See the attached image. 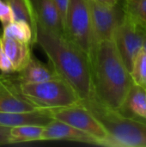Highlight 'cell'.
I'll return each instance as SVG.
<instances>
[{"label":"cell","mask_w":146,"mask_h":147,"mask_svg":"<svg viewBox=\"0 0 146 147\" xmlns=\"http://www.w3.org/2000/svg\"><path fill=\"white\" fill-rule=\"evenodd\" d=\"M34 41L43 49L52 68L72 87L80 101L92 96L89 59L65 34L46 29L36 22Z\"/></svg>","instance_id":"6da1fadb"},{"label":"cell","mask_w":146,"mask_h":147,"mask_svg":"<svg viewBox=\"0 0 146 147\" xmlns=\"http://www.w3.org/2000/svg\"><path fill=\"white\" fill-rule=\"evenodd\" d=\"M93 96L104 106L119 109L133 84L113 40L98 42L89 56Z\"/></svg>","instance_id":"7a4b0ae2"},{"label":"cell","mask_w":146,"mask_h":147,"mask_svg":"<svg viewBox=\"0 0 146 147\" xmlns=\"http://www.w3.org/2000/svg\"><path fill=\"white\" fill-rule=\"evenodd\" d=\"M108 134L103 146L146 147V122L122 115L102 104L93 96L80 101Z\"/></svg>","instance_id":"3957f363"},{"label":"cell","mask_w":146,"mask_h":147,"mask_svg":"<svg viewBox=\"0 0 146 147\" xmlns=\"http://www.w3.org/2000/svg\"><path fill=\"white\" fill-rule=\"evenodd\" d=\"M21 93L40 109L65 108L79 103L72 87L62 78L41 83H18Z\"/></svg>","instance_id":"277c9868"},{"label":"cell","mask_w":146,"mask_h":147,"mask_svg":"<svg viewBox=\"0 0 146 147\" xmlns=\"http://www.w3.org/2000/svg\"><path fill=\"white\" fill-rule=\"evenodd\" d=\"M65 34L89 59L94 41L88 0H69Z\"/></svg>","instance_id":"5b68a950"},{"label":"cell","mask_w":146,"mask_h":147,"mask_svg":"<svg viewBox=\"0 0 146 147\" xmlns=\"http://www.w3.org/2000/svg\"><path fill=\"white\" fill-rule=\"evenodd\" d=\"M145 39V26L140 24L125 12L124 19L117 28L113 41L129 72L137 54L143 48Z\"/></svg>","instance_id":"8992f818"},{"label":"cell","mask_w":146,"mask_h":147,"mask_svg":"<svg viewBox=\"0 0 146 147\" xmlns=\"http://www.w3.org/2000/svg\"><path fill=\"white\" fill-rule=\"evenodd\" d=\"M88 3L92 22L94 48L102 40H113L117 28L124 19L125 10L120 2L114 6L104 5L94 0H88Z\"/></svg>","instance_id":"52a82bcc"},{"label":"cell","mask_w":146,"mask_h":147,"mask_svg":"<svg viewBox=\"0 0 146 147\" xmlns=\"http://www.w3.org/2000/svg\"><path fill=\"white\" fill-rule=\"evenodd\" d=\"M47 110L53 119L67 123L95 138L98 146H102V143L108 137L102 124L80 102L72 106Z\"/></svg>","instance_id":"ba28073f"},{"label":"cell","mask_w":146,"mask_h":147,"mask_svg":"<svg viewBox=\"0 0 146 147\" xmlns=\"http://www.w3.org/2000/svg\"><path fill=\"white\" fill-rule=\"evenodd\" d=\"M40 110L24 96L15 78L8 74L0 76V112L23 113Z\"/></svg>","instance_id":"9c48e42d"},{"label":"cell","mask_w":146,"mask_h":147,"mask_svg":"<svg viewBox=\"0 0 146 147\" xmlns=\"http://www.w3.org/2000/svg\"><path fill=\"white\" fill-rule=\"evenodd\" d=\"M40 140H70L97 145V140L89 134L56 119L44 127Z\"/></svg>","instance_id":"30bf717a"},{"label":"cell","mask_w":146,"mask_h":147,"mask_svg":"<svg viewBox=\"0 0 146 147\" xmlns=\"http://www.w3.org/2000/svg\"><path fill=\"white\" fill-rule=\"evenodd\" d=\"M36 22L58 34H65L60 14L52 0H31Z\"/></svg>","instance_id":"8fae6325"},{"label":"cell","mask_w":146,"mask_h":147,"mask_svg":"<svg viewBox=\"0 0 146 147\" xmlns=\"http://www.w3.org/2000/svg\"><path fill=\"white\" fill-rule=\"evenodd\" d=\"M52 120L48 110L45 109L23 113L0 112V126L8 127L22 125L46 126Z\"/></svg>","instance_id":"7c38bea8"},{"label":"cell","mask_w":146,"mask_h":147,"mask_svg":"<svg viewBox=\"0 0 146 147\" xmlns=\"http://www.w3.org/2000/svg\"><path fill=\"white\" fill-rule=\"evenodd\" d=\"M17 73L18 75L15 78L18 83H41L61 78L52 65L49 66L33 57L30 58L25 67Z\"/></svg>","instance_id":"4fadbf2b"},{"label":"cell","mask_w":146,"mask_h":147,"mask_svg":"<svg viewBox=\"0 0 146 147\" xmlns=\"http://www.w3.org/2000/svg\"><path fill=\"white\" fill-rule=\"evenodd\" d=\"M122 115L146 122V90L133 84L122 106L117 109Z\"/></svg>","instance_id":"5bb4252c"},{"label":"cell","mask_w":146,"mask_h":147,"mask_svg":"<svg viewBox=\"0 0 146 147\" xmlns=\"http://www.w3.org/2000/svg\"><path fill=\"white\" fill-rule=\"evenodd\" d=\"M0 46L10 59L15 72L22 71L31 58L29 44L16 40L0 36Z\"/></svg>","instance_id":"9a60e30c"},{"label":"cell","mask_w":146,"mask_h":147,"mask_svg":"<svg viewBox=\"0 0 146 147\" xmlns=\"http://www.w3.org/2000/svg\"><path fill=\"white\" fill-rule=\"evenodd\" d=\"M10 7L14 22H25L34 32L36 29V19L31 0H4Z\"/></svg>","instance_id":"2e32d148"},{"label":"cell","mask_w":146,"mask_h":147,"mask_svg":"<svg viewBox=\"0 0 146 147\" xmlns=\"http://www.w3.org/2000/svg\"><path fill=\"white\" fill-rule=\"evenodd\" d=\"M44 127L39 125H22L10 127L9 143L17 144L40 140Z\"/></svg>","instance_id":"e0dca14e"},{"label":"cell","mask_w":146,"mask_h":147,"mask_svg":"<svg viewBox=\"0 0 146 147\" xmlns=\"http://www.w3.org/2000/svg\"><path fill=\"white\" fill-rule=\"evenodd\" d=\"M34 32L29 24L25 22H12L3 25V36L16 40L24 43L32 44L34 42Z\"/></svg>","instance_id":"ac0fdd59"},{"label":"cell","mask_w":146,"mask_h":147,"mask_svg":"<svg viewBox=\"0 0 146 147\" xmlns=\"http://www.w3.org/2000/svg\"><path fill=\"white\" fill-rule=\"evenodd\" d=\"M130 75L133 84L146 90V52L144 48L137 54Z\"/></svg>","instance_id":"d6986e66"},{"label":"cell","mask_w":146,"mask_h":147,"mask_svg":"<svg viewBox=\"0 0 146 147\" xmlns=\"http://www.w3.org/2000/svg\"><path fill=\"white\" fill-rule=\"evenodd\" d=\"M124 2L125 12L146 27V0H124Z\"/></svg>","instance_id":"ffe728a7"},{"label":"cell","mask_w":146,"mask_h":147,"mask_svg":"<svg viewBox=\"0 0 146 147\" xmlns=\"http://www.w3.org/2000/svg\"><path fill=\"white\" fill-rule=\"evenodd\" d=\"M0 22L3 25H6L14 22L13 13L9 5L3 0H0Z\"/></svg>","instance_id":"44dd1931"},{"label":"cell","mask_w":146,"mask_h":147,"mask_svg":"<svg viewBox=\"0 0 146 147\" xmlns=\"http://www.w3.org/2000/svg\"><path fill=\"white\" fill-rule=\"evenodd\" d=\"M0 71L7 75L8 74L11 75L15 73V70L12 65V63L10 59L7 57L5 53L3 52L1 46H0Z\"/></svg>","instance_id":"7402d4cb"},{"label":"cell","mask_w":146,"mask_h":147,"mask_svg":"<svg viewBox=\"0 0 146 147\" xmlns=\"http://www.w3.org/2000/svg\"><path fill=\"white\" fill-rule=\"evenodd\" d=\"M52 1L60 14L62 22L64 25V29H65L66 16H67V11H68V6H69V0H52Z\"/></svg>","instance_id":"603a6c76"},{"label":"cell","mask_w":146,"mask_h":147,"mask_svg":"<svg viewBox=\"0 0 146 147\" xmlns=\"http://www.w3.org/2000/svg\"><path fill=\"white\" fill-rule=\"evenodd\" d=\"M10 127L0 126V145H7L9 143Z\"/></svg>","instance_id":"cb8c5ba5"},{"label":"cell","mask_w":146,"mask_h":147,"mask_svg":"<svg viewBox=\"0 0 146 147\" xmlns=\"http://www.w3.org/2000/svg\"><path fill=\"white\" fill-rule=\"evenodd\" d=\"M99 3L104 4V5H108V6H114L117 4L120 0H94Z\"/></svg>","instance_id":"d4e9b609"},{"label":"cell","mask_w":146,"mask_h":147,"mask_svg":"<svg viewBox=\"0 0 146 147\" xmlns=\"http://www.w3.org/2000/svg\"><path fill=\"white\" fill-rule=\"evenodd\" d=\"M143 48L145 50V52H146V39H145V43H144V46H143Z\"/></svg>","instance_id":"484cf974"},{"label":"cell","mask_w":146,"mask_h":147,"mask_svg":"<svg viewBox=\"0 0 146 147\" xmlns=\"http://www.w3.org/2000/svg\"><path fill=\"white\" fill-rule=\"evenodd\" d=\"M123 1H124V0H123Z\"/></svg>","instance_id":"4316f807"},{"label":"cell","mask_w":146,"mask_h":147,"mask_svg":"<svg viewBox=\"0 0 146 147\" xmlns=\"http://www.w3.org/2000/svg\"></svg>","instance_id":"83f0119b"}]
</instances>
